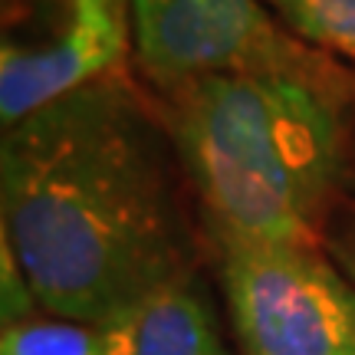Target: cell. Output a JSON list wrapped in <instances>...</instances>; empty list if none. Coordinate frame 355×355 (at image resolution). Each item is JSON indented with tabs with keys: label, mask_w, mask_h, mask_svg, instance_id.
<instances>
[{
	"label": "cell",
	"mask_w": 355,
	"mask_h": 355,
	"mask_svg": "<svg viewBox=\"0 0 355 355\" xmlns=\"http://www.w3.org/2000/svg\"><path fill=\"white\" fill-rule=\"evenodd\" d=\"M266 7L300 43L355 60V0H266Z\"/></svg>",
	"instance_id": "cell-7"
},
{
	"label": "cell",
	"mask_w": 355,
	"mask_h": 355,
	"mask_svg": "<svg viewBox=\"0 0 355 355\" xmlns=\"http://www.w3.org/2000/svg\"><path fill=\"white\" fill-rule=\"evenodd\" d=\"M322 247L339 263L345 277L355 283V204H349L343 211H332L329 224L322 230Z\"/></svg>",
	"instance_id": "cell-9"
},
{
	"label": "cell",
	"mask_w": 355,
	"mask_h": 355,
	"mask_svg": "<svg viewBox=\"0 0 355 355\" xmlns=\"http://www.w3.org/2000/svg\"><path fill=\"white\" fill-rule=\"evenodd\" d=\"M171 148L112 76L3 128V247L40 309L102 326L188 277Z\"/></svg>",
	"instance_id": "cell-1"
},
{
	"label": "cell",
	"mask_w": 355,
	"mask_h": 355,
	"mask_svg": "<svg viewBox=\"0 0 355 355\" xmlns=\"http://www.w3.org/2000/svg\"><path fill=\"white\" fill-rule=\"evenodd\" d=\"M243 355H355V283L309 243L217 241Z\"/></svg>",
	"instance_id": "cell-3"
},
{
	"label": "cell",
	"mask_w": 355,
	"mask_h": 355,
	"mask_svg": "<svg viewBox=\"0 0 355 355\" xmlns=\"http://www.w3.org/2000/svg\"><path fill=\"white\" fill-rule=\"evenodd\" d=\"M336 79L220 73L168 92V139L214 241L322 247L345 168Z\"/></svg>",
	"instance_id": "cell-2"
},
{
	"label": "cell",
	"mask_w": 355,
	"mask_h": 355,
	"mask_svg": "<svg viewBox=\"0 0 355 355\" xmlns=\"http://www.w3.org/2000/svg\"><path fill=\"white\" fill-rule=\"evenodd\" d=\"M105 336L102 326L76 319H24L3 326L0 355H102Z\"/></svg>",
	"instance_id": "cell-8"
},
{
	"label": "cell",
	"mask_w": 355,
	"mask_h": 355,
	"mask_svg": "<svg viewBox=\"0 0 355 355\" xmlns=\"http://www.w3.org/2000/svg\"><path fill=\"white\" fill-rule=\"evenodd\" d=\"M141 73L171 92L220 73L336 76L316 50L286 37L260 0H128Z\"/></svg>",
	"instance_id": "cell-4"
},
{
	"label": "cell",
	"mask_w": 355,
	"mask_h": 355,
	"mask_svg": "<svg viewBox=\"0 0 355 355\" xmlns=\"http://www.w3.org/2000/svg\"><path fill=\"white\" fill-rule=\"evenodd\" d=\"M102 355H224L214 313L188 277L125 306L102 322Z\"/></svg>",
	"instance_id": "cell-6"
},
{
	"label": "cell",
	"mask_w": 355,
	"mask_h": 355,
	"mask_svg": "<svg viewBox=\"0 0 355 355\" xmlns=\"http://www.w3.org/2000/svg\"><path fill=\"white\" fill-rule=\"evenodd\" d=\"M132 40L128 0H37L0 46L3 128L76 89L109 79Z\"/></svg>",
	"instance_id": "cell-5"
}]
</instances>
